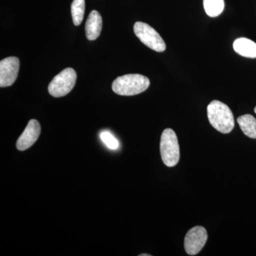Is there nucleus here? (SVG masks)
I'll use <instances>...</instances> for the list:
<instances>
[{
	"instance_id": "obj_1",
	"label": "nucleus",
	"mask_w": 256,
	"mask_h": 256,
	"mask_svg": "<svg viewBox=\"0 0 256 256\" xmlns=\"http://www.w3.org/2000/svg\"><path fill=\"white\" fill-rule=\"evenodd\" d=\"M210 124L218 132L228 134L233 130L235 122L234 114L228 106L220 100H213L207 107Z\"/></svg>"
},
{
	"instance_id": "obj_2",
	"label": "nucleus",
	"mask_w": 256,
	"mask_h": 256,
	"mask_svg": "<svg viewBox=\"0 0 256 256\" xmlns=\"http://www.w3.org/2000/svg\"><path fill=\"white\" fill-rule=\"evenodd\" d=\"M148 77L140 74H127L118 77L112 82L114 92L120 96H131L142 94L150 86Z\"/></svg>"
},
{
	"instance_id": "obj_3",
	"label": "nucleus",
	"mask_w": 256,
	"mask_h": 256,
	"mask_svg": "<svg viewBox=\"0 0 256 256\" xmlns=\"http://www.w3.org/2000/svg\"><path fill=\"white\" fill-rule=\"evenodd\" d=\"M162 160L166 166L172 168L178 164L180 158V146L176 133L166 128L163 131L160 140Z\"/></svg>"
},
{
	"instance_id": "obj_4",
	"label": "nucleus",
	"mask_w": 256,
	"mask_h": 256,
	"mask_svg": "<svg viewBox=\"0 0 256 256\" xmlns=\"http://www.w3.org/2000/svg\"><path fill=\"white\" fill-rule=\"evenodd\" d=\"M76 79L77 74L73 68H65L50 82L48 87V92L55 98L66 96L73 90Z\"/></svg>"
},
{
	"instance_id": "obj_5",
	"label": "nucleus",
	"mask_w": 256,
	"mask_h": 256,
	"mask_svg": "<svg viewBox=\"0 0 256 256\" xmlns=\"http://www.w3.org/2000/svg\"><path fill=\"white\" fill-rule=\"evenodd\" d=\"M134 32L141 42L151 50L163 52L166 50V44L156 30L148 24L138 22L134 25Z\"/></svg>"
},
{
	"instance_id": "obj_6",
	"label": "nucleus",
	"mask_w": 256,
	"mask_h": 256,
	"mask_svg": "<svg viewBox=\"0 0 256 256\" xmlns=\"http://www.w3.org/2000/svg\"><path fill=\"white\" fill-rule=\"evenodd\" d=\"M208 239L206 230L202 226H195L188 230L184 238V248L190 256L201 252Z\"/></svg>"
},
{
	"instance_id": "obj_7",
	"label": "nucleus",
	"mask_w": 256,
	"mask_h": 256,
	"mask_svg": "<svg viewBox=\"0 0 256 256\" xmlns=\"http://www.w3.org/2000/svg\"><path fill=\"white\" fill-rule=\"evenodd\" d=\"M20 66L18 57H8L0 62V87H9L14 84L18 77Z\"/></svg>"
},
{
	"instance_id": "obj_8",
	"label": "nucleus",
	"mask_w": 256,
	"mask_h": 256,
	"mask_svg": "<svg viewBox=\"0 0 256 256\" xmlns=\"http://www.w3.org/2000/svg\"><path fill=\"white\" fill-rule=\"evenodd\" d=\"M41 133V126L36 120H31L28 122L18 142L16 148L20 151H24L31 148L36 142Z\"/></svg>"
},
{
	"instance_id": "obj_9",
	"label": "nucleus",
	"mask_w": 256,
	"mask_h": 256,
	"mask_svg": "<svg viewBox=\"0 0 256 256\" xmlns=\"http://www.w3.org/2000/svg\"><path fill=\"white\" fill-rule=\"evenodd\" d=\"M102 20L100 13L94 10L89 14L86 23V34L88 40L94 41L100 36L102 30Z\"/></svg>"
},
{
	"instance_id": "obj_10",
	"label": "nucleus",
	"mask_w": 256,
	"mask_h": 256,
	"mask_svg": "<svg viewBox=\"0 0 256 256\" xmlns=\"http://www.w3.org/2000/svg\"><path fill=\"white\" fill-rule=\"evenodd\" d=\"M234 50L242 56L256 58V43L246 38H239L234 42Z\"/></svg>"
},
{
	"instance_id": "obj_11",
	"label": "nucleus",
	"mask_w": 256,
	"mask_h": 256,
	"mask_svg": "<svg viewBox=\"0 0 256 256\" xmlns=\"http://www.w3.org/2000/svg\"><path fill=\"white\" fill-rule=\"evenodd\" d=\"M242 132L250 138L256 139V119L252 114L240 116L237 119Z\"/></svg>"
},
{
	"instance_id": "obj_12",
	"label": "nucleus",
	"mask_w": 256,
	"mask_h": 256,
	"mask_svg": "<svg viewBox=\"0 0 256 256\" xmlns=\"http://www.w3.org/2000/svg\"><path fill=\"white\" fill-rule=\"evenodd\" d=\"M224 0H204V8L207 15L216 18L224 10Z\"/></svg>"
},
{
	"instance_id": "obj_13",
	"label": "nucleus",
	"mask_w": 256,
	"mask_h": 256,
	"mask_svg": "<svg viewBox=\"0 0 256 256\" xmlns=\"http://www.w3.org/2000/svg\"><path fill=\"white\" fill-rule=\"evenodd\" d=\"M85 0H74L72 4V14L75 26H79L84 20Z\"/></svg>"
},
{
	"instance_id": "obj_14",
	"label": "nucleus",
	"mask_w": 256,
	"mask_h": 256,
	"mask_svg": "<svg viewBox=\"0 0 256 256\" xmlns=\"http://www.w3.org/2000/svg\"><path fill=\"white\" fill-rule=\"evenodd\" d=\"M100 137L102 142L105 143L108 148L111 150H117L119 146V142L118 140L111 134L110 132H102L100 133Z\"/></svg>"
},
{
	"instance_id": "obj_15",
	"label": "nucleus",
	"mask_w": 256,
	"mask_h": 256,
	"mask_svg": "<svg viewBox=\"0 0 256 256\" xmlns=\"http://www.w3.org/2000/svg\"><path fill=\"white\" fill-rule=\"evenodd\" d=\"M140 256H150V255H148V254H141V255H140Z\"/></svg>"
},
{
	"instance_id": "obj_16",
	"label": "nucleus",
	"mask_w": 256,
	"mask_h": 256,
	"mask_svg": "<svg viewBox=\"0 0 256 256\" xmlns=\"http://www.w3.org/2000/svg\"><path fill=\"white\" fill-rule=\"evenodd\" d=\"M254 112H255L256 114V107L255 108V109H254Z\"/></svg>"
}]
</instances>
